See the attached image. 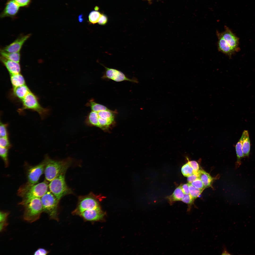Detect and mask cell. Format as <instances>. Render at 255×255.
I'll list each match as a JSON object with an SVG mask.
<instances>
[{
	"label": "cell",
	"instance_id": "obj_2",
	"mask_svg": "<svg viewBox=\"0 0 255 255\" xmlns=\"http://www.w3.org/2000/svg\"><path fill=\"white\" fill-rule=\"evenodd\" d=\"M24 207L23 218L26 221L31 223L39 219L43 212L40 198L33 199L22 205Z\"/></svg>",
	"mask_w": 255,
	"mask_h": 255
},
{
	"label": "cell",
	"instance_id": "obj_19",
	"mask_svg": "<svg viewBox=\"0 0 255 255\" xmlns=\"http://www.w3.org/2000/svg\"><path fill=\"white\" fill-rule=\"evenodd\" d=\"M10 75L13 88L26 85L25 79L21 73Z\"/></svg>",
	"mask_w": 255,
	"mask_h": 255
},
{
	"label": "cell",
	"instance_id": "obj_10",
	"mask_svg": "<svg viewBox=\"0 0 255 255\" xmlns=\"http://www.w3.org/2000/svg\"><path fill=\"white\" fill-rule=\"evenodd\" d=\"M30 35L29 34L20 36L2 50L8 52H19L23 44Z\"/></svg>",
	"mask_w": 255,
	"mask_h": 255
},
{
	"label": "cell",
	"instance_id": "obj_29",
	"mask_svg": "<svg viewBox=\"0 0 255 255\" xmlns=\"http://www.w3.org/2000/svg\"><path fill=\"white\" fill-rule=\"evenodd\" d=\"M0 147L3 148H9L11 146L8 137H0Z\"/></svg>",
	"mask_w": 255,
	"mask_h": 255
},
{
	"label": "cell",
	"instance_id": "obj_13",
	"mask_svg": "<svg viewBox=\"0 0 255 255\" xmlns=\"http://www.w3.org/2000/svg\"><path fill=\"white\" fill-rule=\"evenodd\" d=\"M80 213L84 218L88 221L100 219L104 215L99 207L95 209L86 210Z\"/></svg>",
	"mask_w": 255,
	"mask_h": 255
},
{
	"label": "cell",
	"instance_id": "obj_22",
	"mask_svg": "<svg viewBox=\"0 0 255 255\" xmlns=\"http://www.w3.org/2000/svg\"><path fill=\"white\" fill-rule=\"evenodd\" d=\"M1 56L10 60L19 63L20 59V52H8L2 49L0 50Z\"/></svg>",
	"mask_w": 255,
	"mask_h": 255
},
{
	"label": "cell",
	"instance_id": "obj_7",
	"mask_svg": "<svg viewBox=\"0 0 255 255\" xmlns=\"http://www.w3.org/2000/svg\"><path fill=\"white\" fill-rule=\"evenodd\" d=\"M104 67L106 69L104 74L102 77L103 79H110L117 82L128 81L135 83L138 82L136 79H129L123 73L119 70Z\"/></svg>",
	"mask_w": 255,
	"mask_h": 255
},
{
	"label": "cell",
	"instance_id": "obj_28",
	"mask_svg": "<svg viewBox=\"0 0 255 255\" xmlns=\"http://www.w3.org/2000/svg\"><path fill=\"white\" fill-rule=\"evenodd\" d=\"M8 124L0 122V137H8L7 127Z\"/></svg>",
	"mask_w": 255,
	"mask_h": 255
},
{
	"label": "cell",
	"instance_id": "obj_34",
	"mask_svg": "<svg viewBox=\"0 0 255 255\" xmlns=\"http://www.w3.org/2000/svg\"><path fill=\"white\" fill-rule=\"evenodd\" d=\"M108 18L105 15L102 14L98 22L99 24L101 25H106L108 21Z\"/></svg>",
	"mask_w": 255,
	"mask_h": 255
},
{
	"label": "cell",
	"instance_id": "obj_38",
	"mask_svg": "<svg viewBox=\"0 0 255 255\" xmlns=\"http://www.w3.org/2000/svg\"><path fill=\"white\" fill-rule=\"evenodd\" d=\"M182 189L184 194H189L188 183L182 185Z\"/></svg>",
	"mask_w": 255,
	"mask_h": 255
},
{
	"label": "cell",
	"instance_id": "obj_14",
	"mask_svg": "<svg viewBox=\"0 0 255 255\" xmlns=\"http://www.w3.org/2000/svg\"><path fill=\"white\" fill-rule=\"evenodd\" d=\"M0 60L10 75L21 73V68L19 63L8 60L2 56L0 57Z\"/></svg>",
	"mask_w": 255,
	"mask_h": 255
},
{
	"label": "cell",
	"instance_id": "obj_15",
	"mask_svg": "<svg viewBox=\"0 0 255 255\" xmlns=\"http://www.w3.org/2000/svg\"><path fill=\"white\" fill-rule=\"evenodd\" d=\"M216 34L218 39L217 45L219 51L230 57L236 51L227 43L217 31Z\"/></svg>",
	"mask_w": 255,
	"mask_h": 255
},
{
	"label": "cell",
	"instance_id": "obj_8",
	"mask_svg": "<svg viewBox=\"0 0 255 255\" xmlns=\"http://www.w3.org/2000/svg\"><path fill=\"white\" fill-rule=\"evenodd\" d=\"M45 165V161L29 169L27 175L28 184H34L38 183L44 170Z\"/></svg>",
	"mask_w": 255,
	"mask_h": 255
},
{
	"label": "cell",
	"instance_id": "obj_24",
	"mask_svg": "<svg viewBox=\"0 0 255 255\" xmlns=\"http://www.w3.org/2000/svg\"><path fill=\"white\" fill-rule=\"evenodd\" d=\"M102 14L97 11H91L89 15V21L90 22L93 24L98 23Z\"/></svg>",
	"mask_w": 255,
	"mask_h": 255
},
{
	"label": "cell",
	"instance_id": "obj_18",
	"mask_svg": "<svg viewBox=\"0 0 255 255\" xmlns=\"http://www.w3.org/2000/svg\"><path fill=\"white\" fill-rule=\"evenodd\" d=\"M182 185H180L176 189L171 195L167 197L170 204L175 201L181 200L184 194L182 189Z\"/></svg>",
	"mask_w": 255,
	"mask_h": 255
},
{
	"label": "cell",
	"instance_id": "obj_31",
	"mask_svg": "<svg viewBox=\"0 0 255 255\" xmlns=\"http://www.w3.org/2000/svg\"><path fill=\"white\" fill-rule=\"evenodd\" d=\"M190 183L193 186L198 189L204 190L205 188L203 182L198 178Z\"/></svg>",
	"mask_w": 255,
	"mask_h": 255
},
{
	"label": "cell",
	"instance_id": "obj_39",
	"mask_svg": "<svg viewBox=\"0 0 255 255\" xmlns=\"http://www.w3.org/2000/svg\"><path fill=\"white\" fill-rule=\"evenodd\" d=\"M83 15L82 14H81L78 17V20L79 22H81L83 21V19L82 17Z\"/></svg>",
	"mask_w": 255,
	"mask_h": 255
},
{
	"label": "cell",
	"instance_id": "obj_37",
	"mask_svg": "<svg viewBox=\"0 0 255 255\" xmlns=\"http://www.w3.org/2000/svg\"><path fill=\"white\" fill-rule=\"evenodd\" d=\"M198 178L197 173H194L187 177V181L188 183H191Z\"/></svg>",
	"mask_w": 255,
	"mask_h": 255
},
{
	"label": "cell",
	"instance_id": "obj_36",
	"mask_svg": "<svg viewBox=\"0 0 255 255\" xmlns=\"http://www.w3.org/2000/svg\"><path fill=\"white\" fill-rule=\"evenodd\" d=\"M48 253V252L45 249L42 248H39L34 252V255H47Z\"/></svg>",
	"mask_w": 255,
	"mask_h": 255
},
{
	"label": "cell",
	"instance_id": "obj_32",
	"mask_svg": "<svg viewBox=\"0 0 255 255\" xmlns=\"http://www.w3.org/2000/svg\"><path fill=\"white\" fill-rule=\"evenodd\" d=\"M20 7H26L30 4L32 0H14Z\"/></svg>",
	"mask_w": 255,
	"mask_h": 255
},
{
	"label": "cell",
	"instance_id": "obj_9",
	"mask_svg": "<svg viewBox=\"0 0 255 255\" xmlns=\"http://www.w3.org/2000/svg\"><path fill=\"white\" fill-rule=\"evenodd\" d=\"M225 30L219 34L227 43L236 51L240 50L238 47L239 38L227 26H224Z\"/></svg>",
	"mask_w": 255,
	"mask_h": 255
},
{
	"label": "cell",
	"instance_id": "obj_5",
	"mask_svg": "<svg viewBox=\"0 0 255 255\" xmlns=\"http://www.w3.org/2000/svg\"><path fill=\"white\" fill-rule=\"evenodd\" d=\"M22 106L19 110L21 111L26 109H30L37 112L42 118L47 115L49 110L42 107L40 104L36 96L30 91L21 100Z\"/></svg>",
	"mask_w": 255,
	"mask_h": 255
},
{
	"label": "cell",
	"instance_id": "obj_17",
	"mask_svg": "<svg viewBox=\"0 0 255 255\" xmlns=\"http://www.w3.org/2000/svg\"><path fill=\"white\" fill-rule=\"evenodd\" d=\"M197 173L198 178L202 181L205 188L211 186L213 179L208 173L202 170H199Z\"/></svg>",
	"mask_w": 255,
	"mask_h": 255
},
{
	"label": "cell",
	"instance_id": "obj_33",
	"mask_svg": "<svg viewBox=\"0 0 255 255\" xmlns=\"http://www.w3.org/2000/svg\"><path fill=\"white\" fill-rule=\"evenodd\" d=\"M188 162L193 168L195 173H197L199 170V167L198 163L195 161H189L188 160Z\"/></svg>",
	"mask_w": 255,
	"mask_h": 255
},
{
	"label": "cell",
	"instance_id": "obj_3",
	"mask_svg": "<svg viewBox=\"0 0 255 255\" xmlns=\"http://www.w3.org/2000/svg\"><path fill=\"white\" fill-rule=\"evenodd\" d=\"M68 165L66 162L47 158L45 161L44 170L46 179L51 181L60 173L66 171Z\"/></svg>",
	"mask_w": 255,
	"mask_h": 255
},
{
	"label": "cell",
	"instance_id": "obj_20",
	"mask_svg": "<svg viewBox=\"0 0 255 255\" xmlns=\"http://www.w3.org/2000/svg\"><path fill=\"white\" fill-rule=\"evenodd\" d=\"M245 135L242 142V148L244 157L248 156L250 149V143L248 131L244 130Z\"/></svg>",
	"mask_w": 255,
	"mask_h": 255
},
{
	"label": "cell",
	"instance_id": "obj_21",
	"mask_svg": "<svg viewBox=\"0 0 255 255\" xmlns=\"http://www.w3.org/2000/svg\"><path fill=\"white\" fill-rule=\"evenodd\" d=\"M245 133L244 131L242 136L235 146V149L237 156V163L239 164L241 159L244 157L242 148V142L244 137Z\"/></svg>",
	"mask_w": 255,
	"mask_h": 255
},
{
	"label": "cell",
	"instance_id": "obj_12",
	"mask_svg": "<svg viewBox=\"0 0 255 255\" xmlns=\"http://www.w3.org/2000/svg\"><path fill=\"white\" fill-rule=\"evenodd\" d=\"M99 207L97 201L91 196L82 198L80 201L78 210L80 213L87 210L96 208Z\"/></svg>",
	"mask_w": 255,
	"mask_h": 255
},
{
	"label": "cell",
	"instance_id": "obj_6",
	"mask_svg": "<svg viewBox=\"0 0 255 255\" xmlns=\"http://www.w3.org/2000/svg\"><path fill=\"white\" fill-rule=\"evenodd\" d=\"M41 199L43 212L47 213L51 218L56 219L59 200L50 191H47Z\"/></svg>",
	"mask_w": 255,
	"mask_h": 255
},
{
	"label": "cell",
	"instance_id": "obj_23",
	"mask_svg": "<svg viewBox=\"0 0 255 255\" xmlns=\"http://www.w3.org/2000/svg\"><path fill=\"white\" fill-rule=\"evenodd\" d=\"M92 111L96 112L105 110L108 109L104 105L97 103L93 100H91L89 103Z\"/></svg>",
	"mask_w": 255,
	"mask_h": 255
},
{
	"label": "cell",
	"instance_id": "obj_40",
	"mask_svg": "<svg viewBox=\"0 0 255 255\" xmlns=\"http://www.w3.org/2000/svg\"><path fill=\"white\" fill-rule=\"evenodd\" d=\"M94 9L95 10L98 11L99 9V8L98 7L96 6L94 8Z\"/></svg>",
	"mask_w": 255,
	"mask_h": 255
},
{
	"label": "cell",
	"instance_id": "obj_26",
	"mask_svg": "<svg viewBox=\"0 0 255 255\" xmlns=\"http://www.w3.org/2000/svg\"><path fill=\"white\" fill-rule=\"evenodd\" d=\"M188 183L189 194L194 199L196 198L201 194L204 190L197 188L190 183Z\"/></svg>",
	"mask_w": 255,
	"mask_h": 255
},
{
	"label": "cell",
	"instance_id": "obj_1",
	"mask_svg": "<svg viewBox=\"0 0 255 255\" xmlns=\"http://www.w3.org/2000/svg\"><path fill=\"white\" fill-rule=\"evenodd\" d=\"M48 187L46 182H43L34 184L28 183L21 187L18 191L19 195L23 199L20 204L22 205L34 198H41L47 191Z\"/></svg>",
	"mask_w": 255,
	"mask_h": 255
},
{
	"label": "cell",
	"instance_id": "obj_27",
	"mask_svg": "<svg viewBox=\"0 0 255 255\" xmlns=\"http://www.w3.org/2000/svg\"><path fill=\"white\" fill-rule=\"evenodd\" d=\"M8 149L0 147V156L3 160L6 167L8 165Z\"/></svg>",
	"mask_w": 255,
	"mask_h": 255
},
{
	"label": "cell",
	"instance_id": "obj_25",
	"mask_svg": "<svg viewBox=\"0 0 255 255\" xmlns=\"http://www.w3.org/2000/svg\"><path fill=\"white\" fill-rule=\"evenodd\" d=\"M181 171L183 176L187 177L195 173L193 168L188 162L183 166Z\"/></svg>",
	"mask_w": 255,
	"mask_h": 255
},
{
	"label": "cell",
	"instance_id": "obj_30",
	"mask_svg": "<svg viewBox=\"0 0 255 255\" xmlns=\"http://www.w3.org/2000/svg\"><path fill=\"white\" fill-rule=\"evenodd\" d=\"M194 199L190 194H184L181 201L187 204L189 206H190L191 204H192Z\"/></svg>",
	"mask_w": 255,
	"mask_h": 255
},
{
	"label": "cell",
	"instance_id": "obj_16",
	"mask_svg": "<svg viewBox=\"0 0 255 255\" xmlns=\"http://www.w3.org/2000/svg\"><path fill=\"white\" fill-rule=\"evenodd\" d=\"M30 91L26 85L13 88L14 95L21 100Z\"/></svg>",
	"mask_w": 255,
	"mask_h": 255
},
{
	"label": "cell",
	"instance_id": "obj_35",
	"mask_svg": "<svg viewBox=\"0 0 255 255\" xmlns=\"http://www.w3.org/2000/svg\"><path fill=\"white\" fill-rule=\"evenodd\" d=\"M9 213L7 212L0 211V221L1 222H6V220Z\"/></svg>",
	"mask_w": 255,
	"mask_h": 255
},
{
	"label": "cell",
	"instance_id": "obj_4",
	"mask_svg": "<svg viewBox=\"0 0 255 255\" xmlns=\"http://www.w3.org/2000/svg\"><path fill=\"white\" fill-rule=\"evenodd\" d=\"M66 171L60 174L50 181L49 185L50 191L58 200L70 192V189L66 185L65 181Z\"/></svg>",
	"mask_w": 255,
	"mask_h": 255
},
{
	"label": "cell",
	"instance_id": "obj_11",
	"mask_svg": "<svg viewBox=\"0 0 255 255\" xmlns=\"http://www.w3.org/2000/svg\"><path fill=\"white\" fill-rule=\"evenodd\" d=\"M20 7L14 0H8L0 14V17H15L19 11Z\"/></svg>",
	"mask_w": 255,
	"mask_h": 255
},
{
	"label": "cell",
	"instance_id": "obj_41",
	"mask_svg": "<svg viewBox=\"0 0 255 255\" xmlns=\"http://www.w3.org/2000/svg\"><path fill=\"white\" fill-rule=\"evenodd\" d=\"M148 0V1H151V0Z\"/></svg>",
	"mask_w": 255,
	"mask_h": 255
}]
</instances>
